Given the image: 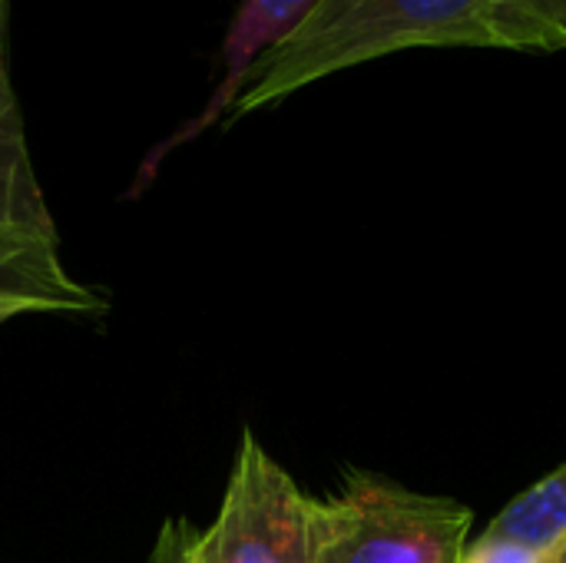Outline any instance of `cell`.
I'll return each mask as SVG.
<instances>
[{
    "label": "cell",
    "mask_w": 566,
    "mask_h": 563,
    "mask_svg": "<svg viewBox=\"0 0 566 563\" xmlns=\"http://www.w3.org/2000/svg\"><path fill=\"white\" fill-rule=\"evenodd\" d=\"M418 46L507 50L494 0H318L308 20L249 73L229 116L269 110L292 93Z\"/></svg>",
    "instance_id": "6da1fadb"
},
{
    "label": "cell",
    "mask_w": 566,
    "mask_h": 563,
    "mask_svg": "<svg viewBox=\"0 0 566 563\" xmlns=\"http://www.w3.org/2000/svg\"><path fill=\"white\" fill-rule=\"evenodd\" d=\"M471 511L375 475L312 501V563H461Z\"/></svg>",
    "instance_id": "7a4b0ae2"
},
{
    "label": "cell",
    "mask_w": 566,
    "mask_h": 563,
    "mask_svg": "<svg viewBox=\"0 0 566 563\" xmlns=\"http://www.w3.org/2000/svg\"><path fill=\"white\" fill-rule=\"evenodd\" d=\"M199 563H312V498L242 431L226 494L196 538Z\"/></svg>",
    "instance_id": "3957f363"
},
{
    "label": "cell",
    "mask_w": 566,
    "mask_h": 563,
    "mask_svg": "<svg viewBox=\"0 0 566 563\" xmlns=\"http://www.w3.org/2000/svg\"><path fill=\"white\" fill-rule=\"evenodd\" d=\"M99 292L76 282L56 236L0 226V325L33 312H99Z\"/></svg>",
    "instance_id": "277c9868"
},
{
    "label": "cell",
    "mask_w": 566,
    "mask_h": 563,
    "mask_svg": "<svg viewBox=\"0 0 566 563\" xmlns=\"http://www.w3.org/2000/svg\"><path fill=\"white\" fill-rule=\"evenodd\" d=\"M315 7H318V0H242L232 23H229L226 40H222V76L212 86L209 103L163 149L153 153V163L159 159V153H166L176 143H186L196 133L209 129L212 123H219L232 110V103L239 100V93H242L249 73L255 70V63L269 50H275L282 40H289L308 20V13Z\"/></svg>",
    "instance_id": "5b68a950"
},
{
    "label": "cell",
    "mask_w": 566,
    "mask_h": 563,
    "mask_svg": "<svg viewBox=\"0 0 566 563\" xmlns=\"http://www.w3.org/2000/svg\"><path fill=\"white\" fill-rule=\"evenodd\" d=\"M7 3L10 0H0V226L56 236L53 216L46 209V199H43V189L30 159L23 113H20L10 70H7V43H3Z\"/></svg>",
    "instance_id": "8992f818"
},
{
    "label": "cell",
    "mask_w": 566,
    "mask_h": 563,
    "mask_svg": "<svg viewBox=\"0 0 566 563\" xmlns=\"http://www.w3.org/2000/svg\"><path fill=\"white\" fill-rule=\"evenodd\" d=\"M488 538L517 541L534 551L554 548L566 534V465L517 494L484 531Z\"/></svg>",
    "instance_id": "52a82bcc"
},
{
    "label": "cell",
    "mask_w": 566,
    "mask_h": 563,
    "mask_svg": "<svg viewBox=\"0 0 566 563\" xmlns=\"http://www.w3.org/2000/svg\"><path fill=\"white\" fill-rule=\"evenodd\" d=\"M504 43L517 53L566 50V0H494Z\"/></svg>",
    "instance_id": "ba28073f"
},
{
    "label": "cell",
    "mask_w": 566,
    "mask_h": 563,
    "mask_svg": "<svg viewBox=\"0 0 566 563\" xmlns=\"http://www.w3.org/2000/svg\"><path fill=\"white\" fill-rule=\"evenodd\" d=\"M196 538H199V528L192 521L186 518L166 521L146 563H199Z\"/></svg>",
    "instance_id": "9c48e42d"
},
{
    "label": "cell",
    "mask_w": 566,
    "mask_h": 563,
    "mask_svg": "<svg viewBox=\"0 0 566 563\" xmlns=\"http://www.w3.org/2000/svg\"><path fill=\"white\" fill-rule=\"evenodd\" d=\"M461 563H541V551L517 544V541H501L481 534L471 548H464Z\"/></svg>",
    "instance_id": "30bf717a"
},
{
    "label": "cell",
    "mask_w": 566,
    "mask_h": 563,
    "mask_svg": "<svg viewBox=\"0 0 566 563\" xmlns=\"http://www.w3.org/2000/svg\"><path fill=\"white\" fill-rule=\"evenodd\" d=\"M541 563H566V534L554 544V548H547V551L541 554Z\"/></svg>",
    "instance_id": "8fae6325"
}]
</instances>
